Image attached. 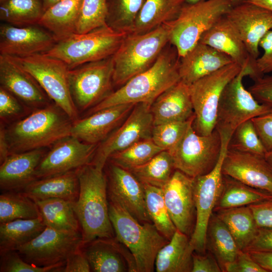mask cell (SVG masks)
Instances as JSON below:
<instances>
[{"mask_svg": "<svg viewBox=\"0 0 272 272\" xmlns=\"http://www.w3.org/2000/svg\"><path fill=\"white\" fill-rule=\"evenodd\" d=\"M76 171L79 190L73 207L81 228L83 245L97 238L115 237L103 169L90 163Z\"/></svg>", "mask_w": 272, "mask_h": 272, "instance_id": "6da1fadb", "label": "cell"}, {"mask_svg": "<svg viewBox=\"0 0 272 272\" xmlns=\"http://www.w3.org/2000/svg\"><path fill=\"white\" fill-rule=\"evenodd\" d=\"M179 60L174 46L172 49L165 48L152 66L131 78L90 109L88 114L119 104L146 103L151 105L160 94L181 80Z\"/></svg>", "mask_w": 272, "mask_h": 272, "instance_id": "7a4b0ae2", "label": "cell"}, {"mask_svg": "<svg viewBox=\"0 0 272 272\" xmlns=\"http://www.w3.org/2000/svg\"><path fill=\"white\" fill-rule=\"evenodd\" d=\"M73 123L55 104L37 108L6 129L10 154L53 145L71 135Z\"/></svg>", "mask_w": 272, "mask_h": 272, "instance_id": "3957f363", "label": "cell"}, {"mask_svg": "<svg viewBox=\"0 0 272 272\" xmlns=\"http://www.w3.org/2000/svg\"><path fill=\"white\" fill-rule=\"evenodd\" d=\"M167 22L144 34L128 33L112 55L113 84L122 86L149 69L169 43Z\"/></svg>", "mask_w": 272, "mask_h": 272, "instance_id": "277c9868", "label": "cell"}, {"mask_svg": "<svg viewBox=\"0 0 272 272\" xmlns=\"http://www.w3.org/2000/svg\"><path fill=\"white\" fill-rule=\"evenodd\" d=\"M108 202L115 236L131 253L137 272H153L158 252L169 240L152 222L142 224L119 204Z\"/></svg>", "mask_w": 272, "mask_h": 272, "instance_id": "5b68a950", "label": "cell"}, {"mask_svg": "<svg viewBox=\"0 0 272 272\" xmlns=\"http://www.w3.org/2000/svg\"><path fill=\"white\" fill-rule=\"evenodd\" d=\"M127 34L105 25L85 33H75L56 42L44 53L60 59L71 70L112 56Z\"/></svg>", "mask_w": 272, "mask_h": 272, "instance_id": "8992f818", "label": "cell"}, {"mask_svg": "<svg viewBox=\"0 0 272 272\" xmlns=\"http://www.w3.org/2000/svg\"><path fill=\"white\" fill-rule=\"evenodd\" d=\"M233 6L230 0L185 3L178 16L168 22L169 43L175 47L179 58L196 45L201 36Z\"/></svg>", "mask_w": 272, "mask_h": 272, "instance_id": "52a82bcc", "label": "cell"}, {"mask_svg": "<svg viewBox=\"0 0 272 272\" xmlns=\"http://www.w3.org/2000/svg\"><path fill=\"white\" fill-rule=\"evenodd\" d=\"M218 131L221 139L218 160L210 172L194 177L193 181L196 221L189 242L194 251L198 253H204L207 249L208 224L222 189V164L232 137L229 132Z\"/></svg>", "mask_w": 272, "mask_h": 272, "instance_id": "ba28073f", "label": "cell"}, {"mask_svg": "<svg viewBox=\"0 0 272 272\" xmlns=\"http://www.w3.org/2000/svg\"><path fill=\"white\" fill-rule=\"evenodd\" d=\"M242 67L232 62L189 85L194 114L192 126L197 134L209 135L215 129L222 94Z\"/></svg>", "mask_w": 272, "mask_h": 272, "instance_id": "9c48e42d", "label": "cell"}, {"mask_svg": "<svg viewBox=\"0 0 272 272\" xmlns=\"http://www.w3.org/2000/svg\"><path fill=\"white\" fill-rule=\"evenodd\" d=\"M243 66L225 88L218 105L216 129L232 134L242 123L268 112L272 107L259 103L243 83V78H253V64Z\"/></svg>", "mask_w": 272, "mask_h": 272, "instance_id": "30bf717a", "label": "cell"}, {"mask_svg": "<svg viewBox=\"0 0 272 272\" xmlns=\"http://www.w3.org/2000/svg\"><path fill=\"white\" fill-rule=\"evenodd\" d=\"M12 57L35 79L50 99L73 122L78 119V111L70 91L69 69L63 61L44 53Z\"/></svg>", "mask_w": 272, "mask_h": 272, "instance_id": "8fae6325", "label": "cell"}, {"mask_svg": "<svg viewBox=\"0 0 272 272\" xmlns=\"http://www.w3.org/2000/svg\"><path fill=\"white\" fill-rule=\"evenodd\" d=\"M193 121L177 144L168 152L175 169L194 178L209 173L215 167L220 154L221 139L216 128L209 135L197 134L193 128Z\"/></svg>", "mask_w": 272, "mask_h": 272, "instance_id": "7c38bea8", "label": "cell"}, {"mask_svg": "<svg viewBox=\"0 0 272 272\" xmlns=\"http://www.w3.org/2000/svg\"><path fill=\"white\" fill-rule=\"evenodd\" d=\"M113 75L112 56L69 70L70 91L78 111L92 108L113 92Z\"/></svg>", "mask_w": 272, "mask_h": 272, "instance_id": "4fadbf2b", "label": "cell"}, {"mask_svg": "<svg viewBox=\"0 0 272 272\" xmlns=\"http://www.w3.org/2000/svg\"><path fill=\"white\" fill-rule=\"evenodd\" d=\"M82 245L81 232L60 231L46 226L37 236L16 251L31 264L48 266L65 262Z\"/></svg>", "mask_w": 272, "mask_h": 272, "instance_id": "5bb4252c", "label": "cell"}, {"mask_svg": "<svg viewBox=\"0 0 272 272\" xmlns=\"http://www.w3.org/2000/svg\"><path fill=\"white\" fill-rule=\"evenodd\" d=\"M150 107L148 103L136 104L125 120L98 145L91 164L103 169L112 154L151 139L154 124Z\"/></svg>", "mask_w": 272, "mask_h": 272, "instance_id": "9a60e30c", "label": "cell"}, {"mask_svg": "<svg viewBox=\"0 0 272 272\" xmlns=\"http://www.w3.org/2000/svg\"><path fill=\"white\" fill-rule=\"evenodd\" d=\"M99 144L82 141L70 135L54 144L39 163L36 179L59 175L91 163Z\"/></svg>", "mask_w": 272, "mask_h": 272, "instance_id": "2e32d148", "label": "cell"}, {"mask_svg": "<svg viewBox=\"0 0 272 272\" xmlns=\"http://www.w3.org/2000/svg\"><path fill=\"white\" fill-rule=\"evenodd\" d=\"M193 181L194 178L176 169L162 188L167 210L177 230L190 237L196 221Z\"/></svg>", "mask_w": 272, "mask_h": 272, "instance_id": "e0dca14e", "label": "cell"}, {"mask_svg": "<svg viewBox=\"0 0 272 272\" xmlns=\"http://www.w3.org/2000/svg\"><path fill=\"white\" fill-rule=\"evenodd\" d=\"M235 28L253 60L259 55V43L272 30V12L247 1L233 6L225 15Z\"/></svg>", "mask_w": 272, "mask_h": 272, "instance_id": "ac0fdd59", "label": "cell"}, {"mask_svg": "<svg viewBox=\"0 0 272 272\" xmlns=\"http://www.w3.org/2000/svg\"><path fill=\"white\" fill-rule=\"evenodd\" d=\"M107 183L108 200L119 204L141 223L152 222L143 183L131 172L110 163Z\"/></svg>", "mask_w": 272, "mask_h": 272, "instance_id": "d6986e66", "label": "cell"}, {"mask_svg": "<svg viewBox=\"0 0 272 272\" xmlns=\"http://www.w3.org/2000/svg\"><path fill=\"white\" fill-rule=\"evenodd\" d=\"M56 42L53 36L38 25H0L1 54L23 57L49 50Z\"/></svg>", "mask_w": 272, "mask_h": 272, "instance_id": "ffe728a7", "label": "cell"}, {"mask_svg": "<svg viewBox=\"0 0 272 272\" xmlns=\"http://www.w3.org/2000/svg\"><path fill=\"white\" fill-rule=\"evenodd\" d=\"M81 249L94 272H137L130 251L115 236L99 238L83 245Z\"/></svg>", "mask_w": 272, "mask_h": 272, "instance_id": "44dd1931", "label": "cell"}, {"mask_svg": "<svg viewBox=\"0 0 272 272\" xmlns=\"http://www.w3.org/2000/svg\"><path fill=\"white\" fill-rule=\"evenodd\" d=\"M222 170L224 175L272 194V169L264 157L228 148Z\"/></svg>", "mask_w": 272, "mask_h": 272, "instance_id": "7402d4cb", "label": "cell"}, {"mask_svg": "<svg viewBox=\"0 0 272 272\" xmlns=\"http://www.w3.org/2000/svg\"><path fill=\"white\" fill-rule=\"evenodd\" d=\"M0 84L25 104L40 108L50 98L35 79L11 56L0 54Z\"/></svg>", "mask_w": 272, "mask_h": 272, "instance_id": "603a6c76", "label": "cell"}, {"mask_svg": "<svg viewBox=\"0 0 272 272\" xmlns=\"http://www.w3.org/2000/svg\"><path fill=\"white\" fill-rule=\"evenodd\" d=\"M135 105H117L78 119L73 123L71 135L87 143L99 144L124 121Z\"/></svg>", "mask_w": 272, "mask_h": 272, "instance_id": "cb8c5ba5", "label": "cell"}, {"mask_svg": "<svg viewBox=\"0 0 272 272\" xmlns=\"http://www.w3.org/2000/svg\"><path fill=\"white\" fill-rule=\"evenodd\" d=\"M232 62L227 55L198 42L180 58L178 72L181 80L190 85Z\"/></svg>", "mask_w": 272, "mask_h": 272, "instance_id": "d4e9b609", "label": "cell"}, {"mask_svg": "<svg viewBox=\"0 0 272 272\" xmlns=\"http://www.w3.org/2000/svg\"><path fill=\"white\" fill-rule=\"evenodd\" d=\"M150 108L154 125L188 120L194 115L189 85L180 80L160 94Z\"/></svg>", "mask_w": 272, "mask_h": 272, "instance_id": "484cf974", "label": "cell"}, {"mask_svg": "<svg viewBox=\"0 0 272 272\" xmlns=\"http://www.w3.org/2000/svg\"><path fill=\"white\" fill-rule=\"evenodd\" d=\"M44 154L42 149L10 154L1 164V190L22 191L36 180L35 171Z\"/></svg>", "mask_w": 272, "mask_h": 272, "instance_id": "4316f807", "label": "cell"}, {"mask_svg": "<svg viewBox=\"0 0 272 272\" xmlns=\"http://www.w3.org/2000/svg\"><path fill=\"white\" fill-rule=\"evenodd\" d=\"M199 42L227 55L241 67L255 62L238 33L225 16L201 36Z\"/></svg>", "mask_w": 272, "mask_h": 272, "instance_id": "83f0119b", "label": "cell"}, {"mask_svg": "<svg viewBox=\"0 0 272 272\" xmlns=\"http://www.w3.org/2000/svg\"><path fill=\"white\" fill-rule=\"evenodd\" d=\"M79 184L76 170L47 178L36 179L22 191L34 201L58 198L75 202Z\"/></svg>", "mask_w": 272, "mask_h": 272, "instance_id": "f1b7e54d", "label": "cell"}, {"mask_svg": "<svg viewBox=\"0 0 272 272\" xmlns=\"http://www.w3.org/2000/svg\"><path fill=\"white\" fill-rule=\"evenodd\" d=\"M82 0H61L47 9L37 25L48 31L56 42L75 33Z\"/></svg>", "mask_w": 272, "mask_h": 272, "instance_id": "f546056e", "label": "cell"}, {"mask_svg": "<svg viewBox=\"0 0 272 272\" xmlns=\"http://www.w3.org/2000/svg\"><path fill=\"white\" fill-rule=\"evenodd\" d=\"M190 237L176 230L171 239L158 252L155 268L157 272H190L194 250Z\"/></svg>", "mask_w": 272, "mask_h": 272, "instance_id": "4dcf8cb0", "label": "cell"}, {"mask_svg": "<svg viewBox=\"0 0 272 272\" xmlns=\"http://www.w3.org/2000/svg\"><path fill=\"white\" fill-rule=\"evenodd\" d=\"M184 0H146L130 33L144 34L174 20Z\"/></svg>", "mask_w": 272, "mask_h": 272, "instance_id": "1f68e13d", "label": "cell"}, {"mask_svg": "<svg viewBox=\"0 0 272 272\" xmlns=\"http://www.w3.org/2000/svg\"><path fill=\"white\" fill-rule=\"evenodd\" d=\"M46 226L41 217L1 223L0 254L17 250L37 236Z\"/></svg>", "mask_w": 272, "mask_h": 272, "instance_id": "d6a6232c", "label": "cell"}, {"mask_svg": "<svg viewBox=\"0 0 272 272\" xmlns=\"http://www.w3.org/2000/svg\"><path fill=\"white\" fill-rule=\"evenodd\" d=\"M272 198V194L223 175L222 189L214 212L249 206Z\"/></svg>", "mask_w": 272, "mask_h": 272, "instance_id": "836d02e7", "label": "cell"}, {"mask_svg": "<svg viewBox=\"0 0 272 272\" xmlns=\"http://www.w3.org/2000/svg\"><path fill=\"white\" fill-rule=\"evenodd\" d=\"M216 214L230 231L239 249L244 250L259 228L249 206L224 209Z\"/></svg>", "mask_w": 272, "mask_h": 272, "instance_id": "e575fe53", "label": "cell"}, {"mask_svg": "<svg viewBox=\"0 0 272 272\" xmlns=\"http://www.w3.org/2000/svg\"><path fill=\"white\" fill-rule=\"evenodd\" d=\"M207 248L216 258L222 271L227 264L235 260L240 250L227 227L214 213L208 224Z\"/></svg>", "mask_w": 272, "mask_h": 272, "instance_id": "d590c367", "label": "cell"}, {"mask_svg": "<svg viewBox=\"0 0 272 272\" xmlns=\"http://www.w3.org/2000/svg\"><path fill=\"white\" fill-rule=\"evenodd\" d=\"M35 202L46 226L60 231H80V223L74 210V202L58 198Z\"/></svg>", "mask_w": 272, "mask_h": 272, "instance_id": "8d00e7d4", "label": "cell"}, {"mask_svg": "<svg viewBox=\"0 0 272 272\" xmlns=\"http://www.w3.org/2000/svg\"><path fill=\"white\" fill-rule=\"evenodd\" d=\"M44 11L41 0H4L1 3L0 19L16 26L37 25Z\"/></svg>", "mask_w": 272, "mask_h": 272, "instance_id": "74e56055", "label": "cell"}, {"mask_svg": "<svg viewBox=\"0 0 272 272\" xmlns=\"http://www.w3.org/2000/svg\"><path fill=\"white\" fill-rule=\"evenodd\" d=\"M175 169L172 158L167 151H162L148 162L129 171L142 183L162 188Z\"/></svg>", "mask_w": 272, "mask_h": 272, "instance_id": "f35d334b", "label": "cell"}, {"mask_svg": "<svg viewBox=\"0 0 272 272\" xmlns=\"http://www.w3.org/2000/svg\"><path fill=\"white\" fill-rule=\"evenodd\" d=\"M40 217L35 201L22 191H6L0 195V224Z\"/></svg>", "mask_w": 272, "mask_h": 272, "instance_id": "ab89813d", "label": "cell"}, {"mask_svg": "<svg viewBox=\"0 0 272 272\" xmlns=\"http://www.w3.org/2000/svg\"><path fill=\"white\" fill-rule=\"evenodd\" d=\"M147 211L152 223L158 230L170 240L177 229L167 210L162 188L143 183Z\"/></svg>", "mask_w": 272, "mask_h": 272, "instance_id": "60d3db41", "label": "cell"}, {"mask_svg": "<svg viewBox=\"0 0 272 272\" xmlns=\"http://www.w3.org/2000/svg\"><path fill=\"white\" fill-rule=\"evenodd\" d=\"M146 0H107L106 23L112 29L131 33L135 20Z\"/></svg>", "mask_w": 272, "mask_h": 272, "instance_id": "b9f144b4", "label": "cell"}, {"mask_svg": "<svg viewBox=\"0 0 272 272\" xmlns=\"http://www.w3.org/2000/svg\"><path fill=\"white\" fill-rule=\"evenodd\" d=\"M162 151L164 150L158 147L152 139H146L112 154L108 160L112 164L130 170L145 164Z\"/></svg>", "mask_w": 272, "mask_h": 272, "instance_id": "7bdbcfd3", "label": "cell"}, {"mask_svg": "<svg viewBox=\"0 0 272 272\" xmlns=\"http://www.w3.org/2000/svg\"><path fill=\"white\" fill-rule=\"evenodd\" d=\"M228 149L264 158L267 152L251 119L236 127L229 143Z\"/></svg>", "mask_w": 272, "mask_h": 272, "instance_id": "ee69618b", "label": "cell"}, {"mask_svg": "<svg viewBox=\"0 0 272 272\" xmlns=\"http://www.w3.org/2000/svg\"><path fill=\"white\" fill-rule=\"evenodd\" d=\"M107 14V0H82L77 33H85L106 25Z\"/></svg>", "mask_w": 272, "mask_h": 272, "instance_id": "f6af8a7d", "label": "cell"}, {"mask_svg": "<svg viewBox=\"0 0 272 272\" xmlns=\"http://www.w3.org/2000/svg\"><path fill=\"white\" fill-rule=\"evenodd\" d=\"M194 119V115L186 121L169 122L154 125L151 139L163 150L168 151L181 139Z\"/></svg>", "mask_w": 272, "mask_h": 272, "instance_id": "bcb514c9", "label": "cell"}, {"mask_svg": "<svg viewBox=\"0 0 272 272\" xmlns=\"http://www.w3.org/2000/svg\"><path fill=\"white\" fill-rule=\"evenodd\" d=\"M65 262L48 266H38L26 261L16 250L1 254V272L61 271Z\"/></svg>", "mask_w": 272, "mask_h": 272, "instance_id": "7dc6e473", "label": "cell"}, {"mask_svg": "<svg viewBox=\"0 0 272 272\" xmlns=\"http://www.w3.org/2000/svg\"><path fill=\"white\" fill-rule=\"evenodd\" d=\"M259 47L263 53L255 61L254 65V77L253 81L272 73V30L268 31L262 38Z\"/></svg>", "mask_w": 272, "mask_h": 272, "instance_id": "c3c4849f", "label": "cell"}, {"mask_svg": "<svg viewBox=\"0 0 272 272\" xmlns=\"http://www.w3.org/2000/svg\"><path fill=\"white\" fill-rule=\"evenodd\" d=\"M248 90L259 103L272 107V74L254 80Z\"/></svg>", "mask_w": 272, "mask_h": 272, "instance_id": "681fc988", "label": "cell"}, {"mask_svg": "<svg viewBox=\"0 0 272 272\" xmlns=\"http://www.w3.org/2000/svg\"><path fill=\"white\" fill-rule=\"evenodd\" d=\"M226 272H267L245 251L239 250L235 260L227 264Z\"/></svg>", "mask_w": 272, "mask_h": 272, "instance_id": "f907efd6", "label": "cell"}, {"mask_svg": "<svg viewBox=\"0 0 272 272\" xmlns=\"http://www.w3.org/2000/svg\"><path fill=\"white\" fill-rule=\"evenodd\" d=\"M23 112V107L17 99L10 92L0 87V117L10 118Z\"/></svg>", "mask_w": 272, "mask_h": 272, "instance_id": "816d5d0a", "label": "cell"}, {"mask_svg": "<svg viewBox=\"0 0 272 272\" xmlns=\"http://www.w3.org/2000/svg\"><path fill=\"white\" fill-rule=\"evenodd\" d=\"M251 120L263 146L269 151L272 148V109Z\"/></svg>", "mask_w": 272, "mask_h": 272, "instance_id": "f5cc1de1", "label": "cell"}, {"mask_svg": "<svg viewBox=\"0 0 272 272\" xmlns=\"http://www.w3.org/2000/svg\"><path fill=\"white\" fill-rule=\"evenodd\" d=\"M222 270L214 255L209 250L206 253L193 252L191 272H221Z\"/></svg>", "mask_w": 272, "mask_h": 272, "instance_id": "db71d44e", "label": "cell"}, {"mask_svg": "<svg viewBox=\"0 0 272 272\" xmlns=\"http://www.w3.org/2000/svg\"><path fill=\"white\" fill-rule=\"evenodd\" d=\"M249 207L259 228H272V198Z\"/></svg>", "mask_w": 272, "mask_h": 272, "instance_id": "11a10c76", "label": "cell"}, {"mask_svg": "<svg viewBox=\"0 0 272 272\" xmlns=\"http://www.w3.org/2000/svg\"><path fill=\"white\" fill-rule=\"evenodd\" d=\"M243 251L272 252V228H258L255 237Z\"/></svg>", "mask_w": 272, "mask_h": 272, "instance_id": "9f6ffc18", "label": "cell"}, {"mask_svg": "<svg viewBox=\"0 0 272 272\" xmlns=\"http://www.w3.org/2000/svg\"><path fill=\"white\" fill-rule=\"evenodd\" d=\"M89 261L81 248L72 254L66 260L61 269L63 272H89Z\"/></svg>", "mask_w": 272, "mask_h": 272, "instance_id": "6f0895ef", "label": "cell"}, {"mask_svg": "<svg viewBox=\"0 0 272 272\" xmlns=\"http://www.w3.org/2000/svg\"><path fill=\"white\" fill-rule=\"evenodd\" d=\"M247 252L267 272H272V252L248 251Z\"/></svg>", "mask_w": 272, "mask_h": 272, "instance_id": "680465c9", "label": "cell"}, {"mask_svg": "<svg viewBox=\"0 0 272 272\" xmlns=\"http://www.w3.org/2000/svg\"><path fill=\"white\" fill-rule=\"evenodd\" d=\"M10 150L7 135L6 129L1 123L0 126V164H2L10 155Z\"/></svg>", "mask_w": 272, "mask_h": 272, "instance_id": "91938a15", "label": "cell"}, {"mask_svg": "<svg viewBox=\"0 0 272 272\" xmlns=\"http://www.w3.org/2000/svg\"><path fill=\"white\" fill-rule=\"evenodd\" d=\"M246 1L272 12V0H246Z\"/></svg>", "mask_w": 272, "mask_h": 272, "instance_id": "94428289", "label": "cell"}, {"mask_svg": "<svg viewBox=\"0 0 272 272\" xmlns=\"http://www.w3.org/2000/svg\"><path fill=\"white\" fill-rule=\"evenodd\" d=\"M44 7V11L53 5L55 3L61 0H41Z\"/></svg>", "mask_w": 272, "mask_h": 272, "instance_id": "6125c7cd", "label": "cell"}, {"mask_svg": "<svg viewBox=\"0 0 272 272\" xmlns=\"http://www.w3.org/2000/svg\"><path fill=\"white\" fill-rule=\"evenodd\" d=\"M264 159L272 169V148L267 151Z\"/></svg>", "mask_w": 272, "mask_h": 272, "instance_id": "be15d7a7", "label": "cell"}, {"mask_svg": "<svg viewBox=\"0 0 272 272\" xmlns=\"http://www.w3.org/2000/svg\"><path fill=\"white\" fill-rule=\"evenodd\" d=\"M201 1H203V0H184L185 3H190V4L195 3H196ZM230 1L231 2L233 6L239 4L240 3H242L246 1V0H230Z\"/></svg>", "mask_w": 272, "mask_h": 272, "instance_id": "e7e4bbea", "label": "cell"}, {"mask_svg": "<svg viewBox=\"0 0 272 272\" xmlns=\"http://www.w3.org/2000/svg\"><path fill=\"white\" fill-rule=\"evenodd\" d=\"M4 0H0V3H2V2H3Z\"/></svg>", "mask_w": 272, "mask_h": 272, "instance_id": "03108f58", "label": "cell"}]
</instances>
